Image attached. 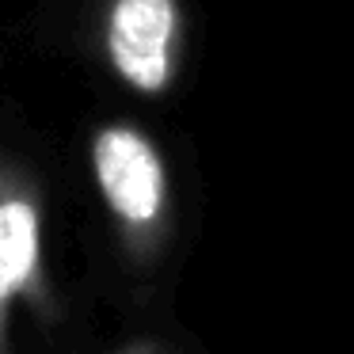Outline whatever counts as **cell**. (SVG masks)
Returning a JSON list of instances; mask_svg holds the SVG:
<instances>
[{"mask_svg":"<svg viewBox=\"0 0 354 354\" xmlns=\"http://www.w3.org/2000/svg\"><path fill=\"white\" fill-rule=\"evenodd\" d=\"M92 171L122 255L153 267L171 240V187L156 145L138 126H103L92 138Z\"/></svg>","mask_w":354,"mask_h":354,"instance_id":"obj_1","label":"cell"},{"mask_svg":"<svg viewBox=\"0 0 354 354\" xmlns=\"http://www.w3.org/2000/svg\"><path fill=\"white\" fill-rule=\"evenodd\" d=\"M42 191L19 168L0 164V354H12V313L27 305L42 324L62 316L46 270Z\"/></svg>","mask_w":354,"mask_h":354,"instance_id":"obj_2","label":"cell"},{"mask_svg":"<svg viewBox=\"0 0 354 354\" xmlns=\"http://www.w3.org/2000/svg\"><path fill=\"white\" fill-rule=\"evenodd\" d=\"M107 57L141 95H164L179 65L176 0H115L107 16Z\"/></svg>","mask_w":354,"mask_h":354,"instance_id":"obj_3","label":"cell"},{"mask_svg":"<svg viewBox=\"0 0 354 354\" xmlns=\"http://www.w3.org/2000/svg\"><path fill=\"white\" fill-rule=\"evenodd\" d=\"M115 354H168V351H164V343H156V339H133V343L118 346Z\"/></svg>","mask_w":354,"mask_h":354,"instance_id":"obj_4","label":"cell"}]
</instances>
